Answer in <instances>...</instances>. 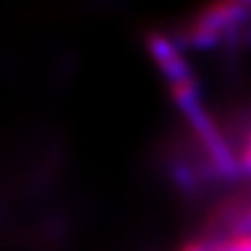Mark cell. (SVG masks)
<instances>
[{"label": "cell", "mask_w": 251, "mask_h": 251, "mask_svg": "<svg viewBox=\"0 0 251 251\" xmlns=\"http://www.w3.org/2000/svg\"><path fill=\"white\" fill-rule=\"evenodd\" d=\"M147 47L155 59L157 67L161 68L164 77L169 80V84L190 77L188 75V65L180 56V52L176 51V47L168 40V37L153 31L147 37Z\"/></svg>", "instance_id": "2"}, {"label": "cell", "mask_w": 251, "mask_h": 251, "mask_svg": "<svg viewBox=\"0 0 251 251\" xmlns=\"http://www.w3.org/2000/svg\"><path fill=\"white\" fill-rule=\"evenodd\" d=\"M209 251H251V230L234 232L208 243Z\"/></svg>", "instance_id": "4"}, {"label": "cell", "mask_w": 251, "mask_h": 251, "mask_svg": "<svg viewBox=\"0 0 251 251\" xmlns=\"http://www.w3.org/2000/svg\"><path fill=\"white\" fill-rule=\"evenodd\" d=\"M171 98L175 100L181 112H187L188 108L197 105V91L196 84L190 77L181 78L176 82H171Z\"/></svg>", "instance_id": "3"}, {"label": "cell", "mask_w": 251, "mask_h": 251, "mask_svg": "<svg viewBox=\"0 0 251 251\" xmlns=\"http://www.w3.org/2000/svg\"><path fill=\"white\" fill-rule=\"evenodd\" d=\"M188 122L192 124V127L196 129V134L199 138L201 145L204 147V150L208 152L209 159H211L213 166L218 169V173H222L224 176L234 178L239 169V162L234 157V153L230 152V149L227 147L225 140L220 136L216 126L213 124V121L208 117V114L197 103L196 106L188 108L185 112Z\"/></svg>", "instance_id": "1"}, {"label": "cell", "mask_w": 251, "mask_h": 251, "mask_svg": "<svg viewBox=\"0 0 251 251\" xmlns=\"http://www.w3.org/2000/svg\"><path fill=\"white\" fill-rule=\"evenodd\" d=\"M180 251H209V246L208 243H204V241H188L185 243L183 246L180 248Z\"/></svg>", "instance_id": "6"}, {"label": "cell", "mask_w": 251, "mask_h": 251, "mask_svg": "<svg viewBox=\"0 0 251 251\" xmlns=\"http://www.w3.org/2000/svg\"><path fill=\"white\" fill-rule=\"evenodd\" d=\"M237 162H239L241 171L250 173V175H251V134H250V138L246 140V143H244L239 157H237Z\"/></svg>", "instance_id": "5"}]
</instances>
